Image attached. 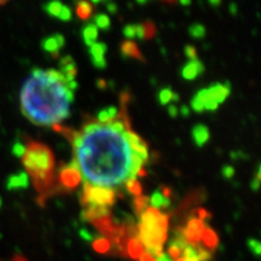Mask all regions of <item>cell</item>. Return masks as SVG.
Masks as SVG:
<instances>
[{"mask_svg": "<svg viewBox=\"0 0 261 261\" xmlns=\"http://www.w3.org/2000/svg\"><path fill=\"white\" fill-rule=\"evenodd\" d=\"M184 52H185V56L190 58V61L197 60V51H196V47L191 46V45H187L184 48Z\"/></svg>", "mask_w": 261, "mask_h": 261, "instance_id": "1f68e13d", "label": "cell"}, {"mask_svg": "<svg viewBox=\"0 0 261 261\" xmlns=\"http://www.w3.org/2000/svg\"><path fill=\"white\" fill-rule=\"evenodd\" d=\"M62 5L63 4L60 2H51V3H47V4H45L44 9L48 15L52 16V17H58V16H60Z\"/></svg>", "mask_w": 261, "mask_h": 261, "instance_id": "7402d4cb", "label": "cell"}, {"mask_svg": "<svg viewBox=\"0 0 261 261\" xmlns=\"http://www.w3.org/2000/svg\"><path fill=\"white\" fill-rule=\"evenodd\" d=\"M58 18L61 19V21L63 22H68L71 19V10L68 8L67 5H62V9H61V12H60V16H58Z\"/></svg>", "mask_w": 261, "mask_h": 261, "instance_id": "f1b7e54d", "label": "cell"}, {"mask_svg": "<svg viewBox=\"0 0 261 261\" xmlns=\"http://www.w3.org/2000/svg\"><path fill=\"white\" fill-rule=\"evenodd\" d=\"M204 230V221L200 219V218H192V219L189 220L187 227L184 228L185 238H187L188 242L191 244L200 242L202 236H203Z\"/></svg>", "mask_w": 261, "mask_h": 261, "instance_id": "277c9868", "label": "cell"}, {"mask_svg": "<svg viewBox=\"0 0 261 261\" xmlns=\"http://www.w3.org/2000/svg\"><path fill=\"white\" fill-rule=\"evenodd\" d=\"M54 38H55V40H56V42H57L58 47L62 48V47L64 46V44H65V39H64L63 35L60 34V33H56V34H54Z\"/></svg>", "mask_w": 261, "mask_h": 261, "instance_id": "8d00e7d4", "label": "cell"}, {"mask_svg": "<svg viewBox=\"0 0 261 261\" xmlns=\"http://www.w3.org/2000/svg\"><path fill=\"white\" fill-rule=\"evenodd\" d=\"M168 217L154 208H148L140 215L139 242L145 248L163 247L167 238Z\"/></svg>", "mask_w": 261, "mask_h": 261, "instance_id": "7a4b0ae2", "label": "cell"}, {"mask_svg": "<svg viewBox=\"0 0 261 261\" xmlns=\"http://www.w3.org/2000/svg\"><path fill=\"white\" fill-rule=\"evenodd\" d=\"M201 240L203 241L204 246L207 248H211V249H213V248L217 247L218 242H219V241H218V236L215 234L214 231L207 226H205L203 236H202Z\"/></svg>", "mask_w": 261, "mask_h": 261, "instance_id": "e0dca14e", "label": "cell"}, {"mask_svg": "<svg viewBox=\"0 0 261 261\" xmlns=\"http://www.w3.org/2000/svg\"><path fill=\"white\" fill-rule=\"evenodd\" d=\"M126 187H127V190L135 195H139L140 192H142V187H140V184L137 179H127Z\"/></svg>", "mask_w": 261, "mask_h": 261, "instance_id": "d4e9b609", "label": "cell"}, {"mask_svg": "<svg viewBox=\"0 0 261 261\" xmlns=\"http://www.w3.org/2000/svg\"><path fill=\"white\" fill-rule=\"evenodd\" d=\"M108 50L107 45L104 42H94L92 46H90L89 52L91 55V61L92 60H102Z\"/></svg>", "mask_w": 261, "mask_h": 261, "instance_id": "9a60e30c", "label": "cell"}, {"mask_svg": "<svg viewBox=\"0 0 261 261\" xmlns=\"http://www.w3.org/2000/svg\"><path fill=\"white\" fill-rule=\"evenodd\" d=\"M80 179L81 172L69 167L68 165L61 171V180L63 181V184L67 185V187L74 188L75 185H77V182L80 181Z\"/></svg>", "mask_w": 261, "mask_h": 261, "instance_id": "30bf717a", "label": "cell"}, {"mask_svg": "<svg viewBox=\"0 0 261 261\" xmlns=\"http://www.w3.org/2000/svg\"><path fill=\"white\" fill-rule=\"evenodd\" d=\"M168 114L169 116L173 117V119H175L179 115V110L178 108L174 106V104H171V106H168Z\"/></svg>", "mask_w": 261, "mask_h": 261, "instance_id": "74e56055", "label": "cell"}, {"mask_svg": "<svg viewBox=\"0 0 261 261\" xmlns=\"http://www.w3.org/2000/svg\"><path fill=\"white\" fill-rule=\"evenodd\" d=\"M178 110L184 117H188L189 115H190V109H189V107H187V106L180 107V109H178Z\"/></svg>", "mask_w": 261, "mask_h": 261, "instance_id": "7bdbcfd3", "label": "cell"}, {"mask_svg": "<svg viewBox=\"0 0 261 261\" xmlns=\"http://www.w3.org/2000/svg\"><path fill=\"white\" fill-rule=\"evenodd\" d=\"M108 114H109V116H110V119L112 120H115V117H116V115H117V109L115 107H109L108 108Z\"/></svg>", "mask_w": 261, "mask_h": 261, "instance_id": "ab89813d", "label": "cell"}, {"mask_svg": "<svg viewBox=\"0 0 261 261\" xmlns=\"http://www.w3.org/2000/svg\"><path fill=\"white\" fill-rule=\"evenodd\" d=\"M61 65V73L63 74L65 84L70 83V81H74V77L76 76V64L73 61V58L70 56L63 57L60 62Z\"/></svg>", "mask_w": 261, "mask_h": 261, "instance_id": "9c48e42d", "label": "cell"}, {"mask_svg": "<svg viewBox=\"0 0 261 261\" xmlns=\"http://www.w3.org/2000/svg\"><path fill=\"white\" fill-rule=\"evenodd\" d=\"M250 188H252L253 191L259 190V188H260V179L254 178L253 180H252V182H250Z\"/></svg>", "mask_w": 261, "mask_h": 261, "instance_id": "60d3db41", "label": "cell"}, {"mask_svg": "<svg viewBox=\"0 0 261 261\" xmlns=\"http://www.w3.org/2000/svg\"><path fill=\"white\" fill-rule=\"evenodd\" d=\"M65 86H67L70 91H74V90L77 89V86H79V85H77L76 81H70V83L65 84Z\"/></svg>", "mask_w": 261, "mask_h": 261, "instance_id": "bcb514c9", "label": "cell"}, {"mask_svg": "<svg viewBox=\"0 0 261 261\" xmlns=\"http://www.w3.org/2000/svg\"><path fill=\"white\" fill-rule=\"evenodd\" d=\"M121 54L123 57H135V58H142V55L137 47V45L133 41H125L121 45Z\"/></svg>", "mask_w": 261, "mask_h": 261, "instance_id": "5bb4252c", "label": "cell"}, {"mask_svg": "<svg viewBox=\"0 0 261 261\" xmlns=\"http://www.w3.org/2000/svg\"><path fill=\"white\" fill-rule=\"evenodd\" d=\"M192 139H194L195 144L197 146H203L205 143L210 140L211 133L208 127L205 125H202V123H198L196 125L194 128H192Z\"/></svg>", "mask_w": 261, "mask_h": 261, "instance_id": "8fae6325", "label": "cell"}, {"mask_svg": "<svg viewBox=\"0 0 261 261\" xmlns=\"http://www.w3.org/2000/svg\"><path fill=\"white\" fill-rule=\"evenodd\" d=\"M41 47L42 50L48 52V54H51L54 57H57V55L60 54V47H58L54 35H52V37L45 38L44 40L41 41Z\"/></svg>", "mask_w": 261, "mask_h": 261, "instance_id": "2e32d148", "label": "cell"}, {"mask_svg": "<svg viewBox=\"0 0 261 261\" xmlns=\"http://www.w3.org/2000/svg\"><path fill=\"white\" fill-rule=\"evenodd\" d=\"M127 253L132 259H139L140 255L144 253V247L139 242L137 238H132L127 244Z\"/></svg>", "mask_w": 261, "mask_h": 261, "instance_id": "4fadbf2b", "label": "cell"}, {"mask_svg": "<svg viewBox=\"0 0 261 261\" xmlns=\"http://www.w3.org/2000/svg\"><path fill=\"white\" fill-rule=\"evenodd\" d=\"M207 91H208V94H210L211 99H213L214 102H217L218 104H221L226 100V98L228 96H230L231 85L228 81H226L225 84L217 83L208 87Z\"/></svg>", "mask_w": 261, "mask_h": 261, "instance_id": "8992f818", "label": "cell"}, {"mask_svg": "<svg viewBox=\"0 0 261 261\" xmlns=\"http://www.w3.org/2000/svg\"><path fill=\"white\" fill-rule=\"evenodd\" d=\"M169 204H171V201H169L168 197L165 198V203H163V208H168Z\"/></svg>", "mask_w": 261, "mask_h": 261, "instance_id": "681fc988", "label": "cell"}, {"mask_svg": "<svg viewBox=\"0 0 261 261\" xmlns=\"http://www.w3.org/2000/svg\"><path fill=\"white\" fill-rule=\"evenodd\" d=\"M137 4H138V5H144V4H146V2H137Z\"/></svg>", "mask_w": 261, "mask_h": 261, "instance_id": "816d5d0a", "label": "cell"}, {"mask_svg": "<svg viewBox=\"0 0 261 261\" xmlns=\"http://www.w3.org/2000/svg\"><path fill=\"white\" fill-rule=\"evenodd\" d=\"M204 71V65L202 62L198 60H192L189 61L187 64L182 67L181 69V76L184 77L185 80H195L198 75H201Z\"/></svg>", "mask_w": 261, "mask_h": 261, "instance_id": "52a82bcc", "label": "cell"}, {"mask_svg": "<svg viewBox=\"0 0 261 261\" xmlns=\"http://www.w3.org/2000/svg\"><path fill=\"white\" fill-rule=\"evenodd\" d=\"M0 207H2V198H0Z\"/></svg>", "mask_w": 261, "mask_h": 261, "instance_id": "db71d44e", "label": "cell"}, {"mask_svg": "<svg viewBox=\"0 0 261 261\" xmlns=\"http://www.w3.org/2000/svg\"><path fill=\"white\" fill-rule=\"evenodd\" d=\"M210 4L212 6H220L221 2H220V0H210Z\"/></svg>", "mask_w": 261, "mask_h": 261, "instance_id": "7dc6e473", "label": "cell"}, {"mask_svg": "<svg viewBox=\"0 0 261 261\" xmlns=\"http://www.w3.org/2000/svg\"><path fill=\"white\" fill-rule=\"evenodd\" d=\"M97 119H98V122H99V123H108L109 121H112V119H110V116H109V114H108L107 109L100 110V112L98 113Z\"/></svg>", "mask_w": 261, "mask_h": 261, "instance_id": "836d02e7", "label": "cell"}, {"mask_svg": "<svg viewBox=\"0 0 261 261\" xmlns=\"http://www.w3.org/2000/svg\"><path fill=\"white\" fill-rule=\"evenodd\" d=\"M23 165L27 169V174L34 180L38 189H42L50 182L51 172L54 168V156L50 149L42 144L32 143L25 150L22 158Z\"/></svg>", "mask_w": 261, "mask_h": 261, "instance_id": "6da1fadb", "label": "cell"}, {"mask_svg": "<svg viewBox=\"0 0 261 261\" xmlns=\"http://www.w3.org/2000/svg\"><path fill=\"white\" fill-rule=\"evenodd\" d=\"M5 2H0V5H4Z\"/></svg>", "mask_w": 261, "mask_h": 261, "instance_id": "f5cc1de1", "label": "cell"}, {"mask_svg": "<svg viewBox=\"0 0 261 261\" xmlns=\"http://www.w3.org/2000/svg\"><path fill=\"white\" fill-rule=\"evenodd\" d=\"M167 197V196H163L161 194V191L156 190L154 194L151 195V197H150L149 200V203L151 205V208H154V210H160V208H163V203H165V198Z\"/></svg>", "mask_w": 261, "mask_h": 261, "instance_id": "d6986e66", "label": "cell"}, {"mask_svg": "<svg viewBox=\"0 0 261 261\" xmlns=\"http://www.w3.org/2000/svg\"><path fill=\"white\" fill-rule=\"evenodd\" d=\"M248 248H249V250L252 252L254 255L255 256H260L261 254V244L257 240H254V238H250V240H248Z\"/></svg>", "mask_w": 261, "mask_h": 261, "instance_id": "4316f807", "label": "cell"}, {"mask_svg": "<svg viewBox=\"0 0 261 261\" xmlns=\"http://www.w3.org/2000/svg\"><path fill=\"white\" fill-rule=\"evenodd\" d=\"M155 261H173V260L167 255V253L162 252L158 257H156Z\"/></svg>", "mask_w": 261, "mask_h": 261, "instance_id": "b9f144b4", "label": "cell"}, {"mask_svg": "<svg viewBox=\"0 0 261 261\" xmlns=\"http://www.w3.org/2000/svg\"><path fill=\"white\" fill-rule=\"evenodd\" d=\"M173 91L168 87H165L159 92V102L161 106H167V104L172 100Z\"/></svg>", "mask_w": 261, "mask_h": 261, "instance_id": "cb8c5ba5", "label": "cell"}, {"mask_svg": "<svg viewBox=\"0 0 261 261\" xmlns=\"http://www.w3.org/2000/svg\"><path fill=\"white\" fill-rule=\"evenodd\" d=\"M190 4H191V2H189V0H181L180 2V5H184V6H188Z\"/></svg>", "mask_w": 261, "mask_h": 261, "instance_id": "f907efd6", "label": "cell"}, {"mask_svg": "<svg viewBox=\"0 0 261 261\" xmlns=\"http://www.w3.org/2000/svg\"><path fill=\"white\" fill-rule=\"evenodd\" d=\"M139 261H155V259L154 257H152L151 255H149L148 253H143L142 255H140V257L138 259Z\"/></svg>", "mask_w": 261, "mask_h": 261, "instance_id": "ee69618b", "label": "cell"}, {"mask_svg": "<svg viewBox=\"0 0 261 261\" xmlns=\"http://www.w3.org/2000/svg\"><path fill=\"white\" fill-rule=\"evenodd\" d=\"M83 38L87 46H92L98 38V28L93 23L85 25L83 29Z\"/></svg>", "mask_w": 261, "mask_h": 261, "instance_id": "7c38bea8", "label": "cell"}, {"mask_svg": "<svg viewBox=\"0 0 261 261\" xmlns=\"http://www.w3.org/2000/svg\"><path fill=\"white\" fill-rule=\"evenodd\" d=\"M109 207L87 204L86 210H84L83 213H81V219L84 221H94V223H98V221L107 219L109 217Z\"/></svg>", "mask_w": 261, "mask_h": 261, "instance_id": "5b68a950", "label": "cell"}, {"mask_svg": "<svg viewBox=\"0 0 261 261\" xmlns=\"http://www.w3.org/2000/svg\"><path fill=\"white\" fill-rule=\"evenodd\" d=\"M221 175H223L225 179H232L234 175V168L230 165L224 166V167L221 168Z\"/></svg>", "mask_w": 261, "mask_h": 261, "instance_id": "4dcf8cb0", "label": "cell"}, {"mask_svg": "<svg viewBox=\"0 0 261 261\" xmlns=\"http://www.w3.org/2000/svg\"><path fill=\"white\" fill-rule=\"evenodd\" d=\"M148 197H144V196H139L136 200V211L142 215L144 212L148 210Z\"/></svg>", "mask_w": 261, "mask_h": 261, "instance_id": "484cf974", "label": "cell"}, {"mask_svg": "<svg viewBox=\"0 0 261 261\" xmlns=\"http://www.w3.org/2000/svg\"><path fill=\"white\" fill-rule=\"evenodd\" d=\"M107 10L110 12V14H116V12H117V5L115 4V3L108 2L107 3Z\"/></svg>", "mask_w": 261, "mask_h": 261, "instance_id": "f35d334b", "label": "cell"}, {"mask_svg": "<svg viewBox=\"0 0 261 261\" xmlns=\"http://www.w3.org/2000/svg\"><path fill=\"white\" fill-rule=\"evenodd\" d=\"M92 5L87 2H79L76 3V14L81 18H87L90 17V15L92 14Z\"/></svg>", "mask_w": 261, "mask_h": 261, "instance_id": "ac0fdd59", "label": "cell"}, {"mask_svg": "<svg viewBox=\"0 0 261 261\" xmlns=\"http://www.w3.org/2000/svg\"><path fill=\"white\" fill-rule=\"evenodd\" d=\"M228 10H230V14L231 15H236L237 14V10H238V6L236 3H231L230 5H228Z\"/></svg>", "mask_w": 261, "mask_h": 261, "instance_id": "f6af8a7d", "label": "cell"}, {"mask_svg": "<svg viewBox=\"0 0 261 261\" xmlns=\"http://www.w3.org/2000/svg\"><path fill=\"white\" fill-rule=\"evenodd\" d=\"M84 195L86 203L92 205L109 207L115 200V192L112 188L108 187H97V185L86 184L84 188Z\"/></svg>", "mask_w": 261, "mask_h": 261, "instance_id": "3957f363", "label": "cell"}, {"mask_svg": "<svg viewBox=\"0 0 261 261\" xmlns=\"http://www.w3.org/2000/svg\"><path fill=\"white\" fill-rule=\"evenodd\" d=\"M25 150H27L25 145L22 144L21 142H16L14 146H12V154H14L16 158H21L22 159L25 154Z\"/></svg>", "mask_w": 261, "mask_h": 261, "instance_id": "83f0119b", "label": "cell"}, {"mask_svg": "<svg viewBox=\"0 0 261 261\" xmlns=\"http://www.w3.org/2000/svg\"><path fill=\"white\" fill-rule=\"evenodd\" d=\"M123 35L127 39H135L136 38V24H127L123 27Z\"/></svg>", "mask_w": 261, "mask_h": 261, "instance_id": "f546056e", "label": "cell"}, {"mask_svg": "<svg viewBox=\"0 0 261 261\" xmlns=\"http://www.w3.org/2000/svg\"><path fill=\"white\" fill-rule=\"evenodd\" d=\"M172 100L173 102H178L179 100V94L178 93H175V92H173V96H172Z\"/></svg>", "mask_w": 261, "mask_h": 261, "instance_id": "c3c4849f", "label": "cell"}, {"mask_svg": "<svg viewBox=\"0 0 261 261\" xmlns=\"http://www.w3.org/2000/svg\"><path fill=\"white\" fill-rule=\"evenodd\" d=\"M191 108L194 109V112H196V113H202L204 110L203 104L200 102V99H198V98L196 96H194V98L191 99Z\"/></svg>", "mask_w": 261, "mask_h": 261, "instance_id": "d6a6232c", "label": "cell"}, {"mask_svg": "<svg viewBox=\"0 0 261 261\" xmlns=\"http://www.w3.org/2000/svg\"><path fill=\"white\" fill-rule=\"evenodd\" d=\"M136 37L139 39H146V31L144 23L136 24Z\"/></svg>", "mask_w": 261, "mask_h": 261, "instance_id": "e575fe53", "label": "cell"}, {"mask_svg": "<svg viewBox=\"0 0 261 261\" xmlns=\"http://www.w3.org/2000/svg\"><path fill=\"white\" fill-rule=\"evenodd\" d=\"M189 34L195 39H202L205 37V27L201 23H194L189 27Z\"/></svg>", "mask_w": 261, "mask_h": 261, "instance_id": "44dd1931", "label": "cell"}, {"mask_svg": "<svg viewBox=\"0 0 261 261\" xmlns=\"http://www.w3.org/2000/svg\"><path fill=\"white\" fill-rule=\"evenodd\" d=\"M93 24L96 25L97 28H100V29H104V31H107V29L110 28L112 22H110V17L108 15L98 14L97 16H94Z\"/></svg>", "mask_w": 261, "mask_h": 261, "instance_id": "ffe728a7", "label": "cell"}, {"mask_svg": "<svg viewBox=\"0 0 261 261\" xmlns=\"http://www.w3.org/2000/svg\"><path fill=\"white\" fill-rule=\"evenodd\" d=\"M29 187V175L27 172H21L18 174L10 175L6 180L8 190H18V189H27Z\"/></svg>", "mask_w": 261, "mask_h": 261, "instance_id": "ba28073f", "label": "cell"}, {"mask_svg": "<svg viewBox=\"0 0 261 261\" xmlns=\"http://www.w3.org/2000/svg\"><path fill=\"white\" fill-rule=\"evenodd\" d=\"M93 248L99 253H107L110 249V242L106 237H98L93 241Z\"/></svg>", "mask_w": 261, "mask_h": 261, "instance_id": "603a6c76", "label": "cell"}, {"mask_svg": "<svg viewBox=\"0 0 261 261\" xmlns=\"http://www.w3.org/2000/svg\"><path fill=\"white\" fill-rule=\"evenodd\" d=\"M80 237L83 238V240L87 241V242H92L93 241V236L92 233L90 232V231H87L86 228H80Z\"/></svg>", "mask_w": 261, "mask_h": 261, "instance_id": "d590c367", "label": "cell"}]
</instances>
